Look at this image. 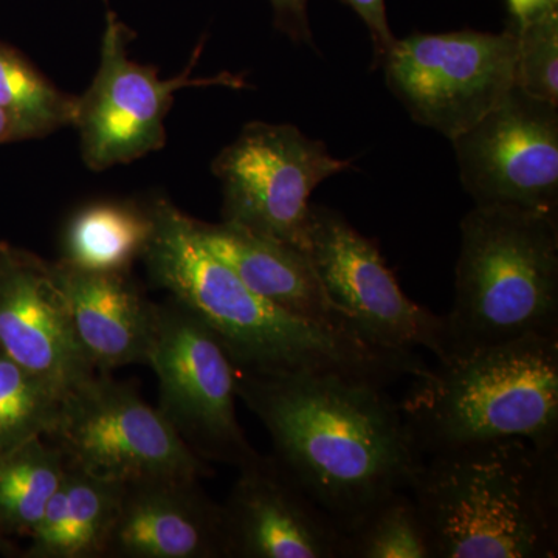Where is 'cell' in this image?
Instances as JSON below:
<instances>
[{
    "label": "cell",
    "instance_id": "6da1fadb",
    "mask_svg": "<svg viewBox=\"0 0 558 558\" xmlns=\"http://www.w3.org/2000/svg\"><path fill=\"white\" fill-rule=\"evenodd\" d=\"M236 396L269 433L275 461L343 532L410 490L424 461L399 403L368 381L236 371Z\"/></svg>",
    "mask_w": 558,
    "mask_h": 558
},
{
    "label": "cell",
    "instance_id": "7a4b0ae2",
    "mask_svg": "<svg viewBox=\"0 0 558 558\" xmlns=\"http://www.w3.org/2000/svg\"><path fill=\"white\" fill-rule=\"evenodd\" d=\"M154 231L143 259L150 279L211 329L236 371L260 376L339 374L388 387L427 368L330 332L275 306L199 241L191 218L167 199L149 205Z\"/></svg>",
    "mask_w": 558,
    "mask_h": 558
},
{
    "label": "cell",
    "instance_id": "3957f363",
    "mask_svg": "<svg viewBox=\"0 0 558 558\" xmlns=\"http://www.w3.org/2000/svg\"><path fill=\"white\" fill-rule=\"evenodd\" d=\"M428 458L410 494L433 558L558 556V451L501 438Z\"/></svg>",
    "mask_w": 558,
    "mask_h": 558
},
{
    "label": "cell",
    "instance_id": "277c9868",
    "mask_svg": "<svg viewBox=\"0 0 558 558\" xmlns=\"http://www.w3.org/2000/svg\"><path fill=\"white\" fill-rule=\"evenodd\" d=\"M450 362L524 337L558 336V215L475 207L461 220Z\"/></svg>",
    "mask_w": 558,
    "mask_h": 558
},
{
    "label": "cell",
    "instance_id": "5b68a950",
    "mask_svg": "<svg viewBox=\"0 0 558 558\" xmlns=\"http://www.w3.org/2000/svg\"><path fill=\"white\" fill-rule=\"evenodd\" d=\"M411 379L399 409L422 458L501 438L558 451V336L438 362Z\"/></svg>",
    "mask_w": 558,
    "mask_h": 558
},
{
    "label": "cell",
    "instance_id": "8992f818",
    "mask_svg": "<svg viewBox=\"0 0 558 558\" xmlns=\"http://www.w3.org/2000/svg\"><path fill=\"white\" fill-rule=\"evenodd\" d=\"M517 35L459 31L396 39L381 60L388 89L411 119L457 138L515 86Z\"/></svg>",
    "mask_w": 558,
    "mask_h": 558
},
{
    "label": "cell",
    "instance_id": "52a82bcc",
    "mask_svg": "<svg viewBox=\"0 0 558 558\" xmlns=\"http://www.w3.org/2000/svg\"><path fill=\"white\" fill-rule=\"evenodd\" d=\"M157 410L205 462L241 469L258 457L236 417V368L211 329L178 300L156 304L148 363Z\"/></svg>",
    "mask_w": 558,
    "mask_h": 558
},
{
    "label": "cell",
    "instance_id": "ba28073f",
    "mask_svg": "<svg viewBox=\"0 0 558 558\" xmlns=\"http://www.w3.org/2000/svg\"><path fill=\"white\" fill-rule=\"evenodd\" d=\"M349 168L352 160L336 159L325 143L292 124L253 121L213 161L222 220L306 250L311 194Z\"/></svg>",
    "mask_w": 558,
    "mask_h": 558
},
{
    "label": "cell",
    "instance_id": "9c48e42d",
    "mask_svg": "<svg viewBox=\"0 0 558 558\" xmlns=\"http://www.w3.org/2000/svg\"><path fill=\"white\" fill-rule=\"evenodd\" d=\"M307 255L326 295L363 343L402 357L446 354V322L403 293L379 247L336 209L311 205Z\"/></svg>",
    "mask_w": 558,
    "mask_h": 558
},
{
    "label": "cell",
    "instance_id": "30bf717a",
    "mask_svg": "<svg viewBox=\"0 0 558 558\" xmlns=\"http://www.w3.org/2000/svg\"><path fill=\"white\" fill-rule=\"evenodd\" d=\"M69 464L120 483L153 478L199 480L207 462L183 442L170 422L130 385L98 373L65 398L47 436Z\"/></svg>",
    "mask_w": 558,
    "mask_h": 558
},
{
    "label": "cell",
    "instance_id": "8fae6325",
    "mask_svg": "<svg viewBox=\"0 0 558 558\" xmlns=\"http://www.w3.org/2000/svg\"><path fill=\"white\" fill-rule=\"evenodd\" d=\"M131 31L108 11L101 43V61L89 90L76 102L73 126L80 132L81 150L87 167L108 170L163 148L165 119L183 87H247L244 78L230 73L193 78L201 47L190 68L172 80H160L157 70L128 57Z\"/></svg>",
    "mask_w": 558,
    "mask_h": 558
},
{
    "label": "cell",
    "instance_id": "7c38bea8",
    "mask_svg": "<svg viewBox=\"0 0 558 558\" xmlns=\"http://www.w3.org/2000/svg\"><path fill=\"white\" fill-rule=\"evenodd\" d=\"M451 143L475 207L558 215V105L513 86Z\"/></svg>",
    "mask_w": 558,
    "mask_h": 558
},
{
    "label": "cell",
    "instance_id": "4fadbf2b",
    "mask_svg": "<svg viewBox=\"0 0 558 558\" xmlns=\"http://www.w3.org/2000/svg\"><path fill=\"white\" fill-rule=\"evenodd\" d=\"M0 349L64 396L98 371L73 330L57 264L0 244Z\"/></svg>",
    "mask_w": 558,
    "mask_h": 558
},
{
    "label": "cell",
    "instance_id": "5bb4252c",
    "mask_svg": "<svg viewBox=\"0 0 558 558\" xmlns=\"http://www.w3.org/2000/svg\"><path fill=\"white\" fill-rule=\"evenodd\" d=\"M227 557L343 558L344 532L274 457H256L222 505Z\"/></svg>",
    "mask_w": 558,
    "mask_h": 558
},
{
    "label": "cell",
    "instance_id": "9a60e30c",
    "mask_svg": "<svg viewBox=\"0 0 558 558\" xmlns=\"http://www.w3.org/2000/svg\"><path fill=\"white\" fill-rule=\"evenodd\" d=\"M105 557H227L222 505L202 490L199 480L124 483Z\"/></svg>",
    "mask_w": 558,
    "mask_h": 558
},
{
    "label": "cell",
    "instance_id": "2e32d148",
    "mask_svg": "<svg viewBox=\"0 0 558 558\" xmlns=\"http://www.w3.org/2000/svg\"><path fill=\"white\" fill-rule=\"evenodd\" d=\"M191 226L202 244L253 292L293 317L362 341L343 314L330 303L306 250L260 236L223 220L208 223L191 218Z\"/></svg>",
    "mask_w": 558,
    "mask_h": 558
},
{
    "label": "cell",
    "instance_id": "e0dca14e",
    "mask_svg": "<svg viewBox=\"0 0 558 558\" xmlns=\"http://www.w3.org/2000/svg\"><path fill=\"white\" fill-rule=\"evenodd\" d=\"M54 264L76 340L90 365L105 374L146 365L156 303L145 299L130 271L100 274Z\"/></svg>",
    "mask_w": 558,
    "mask_h": 558
},
{
    "label": "cell",
    "instance_id": "ac0fdd59",
    "mask_svg": "<svg viewBox=\"0 0 558 558\" xmlns=\"http://www.w3.org/2000/svg\"><path fill=\"white\" fill-rule=\"evenodd\" d=\"M123 487L120 481L101 478L65 461L64 476L33 532L27 557H105Z\"/></svg>",
    "mask_w": 558,
    "mask_h": 558
},
{
    "label": "cell",
    "instance_id": "d6986e66",
    "mask_svg": "<svg viewBox=\"0 0 558 558\" xmlns=\"http://www.w3.org/2000/svg\"><path fill=\"white\" fill-rule=\"evenodd\" d=\"M153 231L149 207L126 202L89 205L65 226L60 263L84 271L128 274L145 255Z\"/></svg>",
    "mask_w": 558,
    "mask_h": 558
},
{
    "label": "cell",
    "instance_id": "ffe728a7",
    "mask_svg": "<svg viewBox=\"0 0 558 558\" xmlns=\"http://www.w3.org/2000/svg\"><path fill=\"white\" fill-rule=\"evenodd\" d=\"M64 472V454L46 438L0 458V531L31 538Z\"/></svg>",
    "mask_w": 558,
    "mask_h": 558
},
{
    "label": "cell",
    "instance_id": "44dd1931",
    "mask_svg": "<svg viewBox=\"0 0 558 558\" xmlns=\"http://www.w3.org/2000/svg\"><path fill=\"white\" fill-rule=\"evenodd\" d=\"M76 102L78 98L58 89L20 51L0 43V109L20 124L25 138L73 126Z\"/></svg>",
    "mask_w": 558,
    "mask_h": 558
},
{
    "label": "cell",
    "instance_id": "7402d4cb",
    "mask_svg": "<svg viewBox=\"0 0 558 558\" xmlns=\"http://www.w3.org/2000/svg\"><path fill=\"white\" fill-rule=\"evenodd\" d=\"M65 398L0 349V458L33 439L50 436Z\"/></svg>",
    "mask_w": 558,
    "mask_h": 558
},
{
    "label": "cell",
    "instance_id": "603a6c76",
    "mask_svg": "<svg viewBox=\"0 0 558 558\" xmlns=\"http://www.w3.org/2000/svg\"><path fill=\"white\" fill-rule=\"evenodd\" d=\"M343 558H433L427 527L410 490H400L344 532Z\"/></svg>",
    "mask_w": 558,
    "mask_h": 558
},
{
    "label": "cell",
    "instance_id": "cb8c5ba5",
    "mask_svg": "<svg viewBox=\"0 0 558 558\" xmlns=\"http://www.w3.org/2000/svg\"><path fill=\"white\" fill-rule=\"evenodd\" d=\"M515 86L531 97L558 105V11L515 27Z\"/></svg>",
    "mask_w": 558,
    "mask_h": 558
},
{
    "label": "cell",
    "instance_id": "d4e9b609",
    "mask_svg": "<svg viewBox=\"0 0 558 558\" xmlns=\"http://www.w3.org/2000/svg\"><path fill=\"white\" fill-rule=\"evenodd\" d=\"M340 2L351 7L365 22L373 38L374 57H376L374 64L380 65L381 60L387 57L392 44L398 39L389 28L385 0H340Z\"/></svg>",
    "mask_w": 558,
    "mask_h": 558
},
{
    "label": "cell",
    "instance_id": "484cf974",
    "mask_svg": "<svg viewBox=\"0 0 558 558\" xmlns=\"http://www.w3.org/2000/svg\"><path fill=\"white\" fill-rule=\"evenodd\" d=\"M307 2L310 0H270L274 7L275 27L295 43L314 46L307 17Z\"/></svg>",
    "mask_w": 558,
    "mask_h": 558
},
{
    "label": "cell",
    "instance_id": "4316f807",
    "mask_svg": "<svg viewBox=\"0 0 558 558\" xmlns=\"http://www.w3.org/2000/svg\"><path fill=\"white\" fill-rule=\"evenodd\" d=\"M510 24L520 27L550 11H558V0H508Z\"/></svg>",
    "mask_w": 558,
    "mask_h": 558
},
{
    "label": "cell",
    "instance_id": "83f0119b",
    "mask_svg": "<svg viewBox=\"0 0 558 558\" xmlns=\"http://www.w3.org/2000/svg\"><path fill=\"white\" fill-rule=\"evenodd\" d=\"M20 140H27L20 124L11 119L9 113L0 109V145L2 143L20 142Z\"/></svg>",
    "mask_w": 558,
    "mask_h": 558
}]
</instances>
